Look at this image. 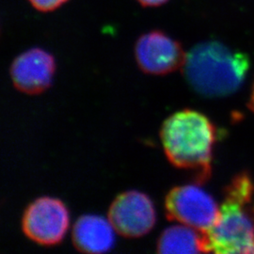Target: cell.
<instances>
[{"instance_id": "obj_9", "label": "cell", "mask_w": 254, "mask_h": 254, "mask_svg": "<svg viewBox=\"0 0 254 254\" xmlns=\"http://www.w3.org/2000/svg\"><path fill=\"white\" fill-rule=\"evenodd\" d=\"M115 232L109 219L95 215H85L73 225V244L82 253H107L114 245Z\"/></svg>"}, {"instance_id": "obj_1", "label": "cell", "mask_w": 254, "mask_h": 254, "mask_svg": "<svg viewBox=\"0 0 254 254\" xmlns=\"http://www.w3.org/2000/svg\"><path fill=\"white\" fill-rule=\"evenodd\" d=\"M182 68L197 92L208 97H221L240 88L250 69V59L245 53L210 41L194 46L186 56Z\"/></svg>"}, {"instance_id": "obj_12", "label": "cell", "mask_w": 254, "mask_h": 254, "mask_svg": "<svg viewBox=\"0 0 254 254\" xmlns=\"http://www.w3.org/2000/svg\"><path fill=\"white\" fill-rule=\"evenodd\" d=\"M142 6L145 7H157L164 3H166L168 0H137Z\"/></svg>"}, {"instance_id": "obj_14", "label": "cell", "mask_w": 254, "mask_h": 254, "mask_svg": "<svg viewBox=\"0 0 254 254\" xmlns=\"http://www.w3.org/2000/svg\"></svg>"}, {"instance_id": "obj_4", "label": "cell", "mask_w": 254, "mask_h": 254, "mask_svg": "<svg viewBox=\"0 0 254 254\" xmlns=\"http://www.w3.org/2000/svg\"><path fill=\"white\" fill-rule=\"evenodd\" d=\"M168 217L181 224L206 233L217 220L219 207L211 195L198 186L177 187L166 198Z\"/></svg>"}, {"instance_id": "obj_8", "label": "cell", "mask_w": 254, "mask_h": 254, "mask_svg": "<svg viewBox=\"0 0 254 254\" xmlns=\"http://www.w3.org/2000/svg\"><path fill=\"white\" fill-rule=\"evenodd\" d=\"M55 72L53 56L41 48H32L18 56L10 66V77L19 91L36 94L46 91Z\"/></svg>"}, {"instance_id": "obj_2", "label": "cell", "mask_w": 254, "mask_h": 254, "mask_svg": "<svg viewBox=\"0 0 254 254\" xmlns=\"http://www.w3.org/2000/svg\"><path fill=\"white\" fill-rule=\"evenodd\" d=\"M254 192L249 174L240 173L232 180L217 220L203 234L207 253L254 254V212L250 211Z\"/></svg>"}, {"instance_id": "obj_11", "label": "cell", "mask_w": 254, "mask_h": 254, "mask_svg": "<svg viewBox=\"0 0 254 254\" xmlns=\"http://www.w3.org/2000/svg\"><path fill=\"white\" fill-rule=\"evenodd\" d=\"M28 1L35 9L43 12H47V11L58 9L68 0H28Z\"/></svg>"}, {"instance_id": "obj_3", "label": "cell", "mask_w": 254, "mask_h": 254, "mask_svg": "<svg viewBox=\"0 0 254 254\" xmlns=\"http://www.w3.org/2000/svg\"><path fill=\"white\" fill-rule=\"evenodd\" d=\"M161 139L172 164L197 170L200 182L208 178L216 130L207 117L190 109L178 111L165 121Z\"/></svg>"}, {"instance_id": "obj_13", "label": "cell", "mask_w": 254, "mask_h": 254, "mask_svg": "<svg viewBox=\"0 0 254 254\" xmlns=\"http://www.w3.org/2000/svg\"><path fill=\"white\" fill-rule=\"evenodd\" d=\"M249 107L254 112V88H253V91H252V94H251V99H250V102H249Z\"/></svg>"}, {"instance_id": "obj_7", "label": "cell", "mask_w": 254, "mask_h": 254, "mask_svg": "<svg viewBox=\"0 0 254 254\" xmlns=\"http://www.w3.org/2000/svg\"><path fill=\"white\" fill-rule=\"evenodd\" d=\"M139 68L150 74H167L183 67L186 56L181 45L161 31L140 37L135 48Z\"/></svg>"}, {"instance_id": "obj_10", "label": "cell", "mask_w": 254, "mask_h": 254, "mask_svg": "<svg viewBox=\"0 0 254 254\" xmlns=\"http://www.w3.org/2000/svg\"><path fill=\"white\" fill-rule=\"evenodd\" d=\"M159 254H200L207 253L203 233L187 226L174 225L166 229L157 244Z\"/></svg>"}, {"instance_id": "obj_6", "label": "cell", "mask_w": 254, "mask_h": 254, "mask_svg": "<svg viewBox=\"0 0 254 254\" xmlns=\"http://www.w3.org/2000/svg\"><path fill=\"white\" fill-rule=\"evenodd\" d=\"M109 219L115 231L122 236H144L155 222L153 202L144 193L127 191L119 195L110 205Z\"/></svg>"}, {"instance_id": "obj_5", "label": "cell", "mask_w": 254, "mask_h": 254, "mask_svg": "<svg viewBox=\"0 0 254 254\" xmlns=\"http://www.w3.org/2000/svg\"><path fill=\"white\" fill-rule=\"evenodd\" d=\"M22 223L29 239L41 245H55L64 238L69 226V215L63 201L43 197L29 204Z\"/></svg>"}]
</instances>
